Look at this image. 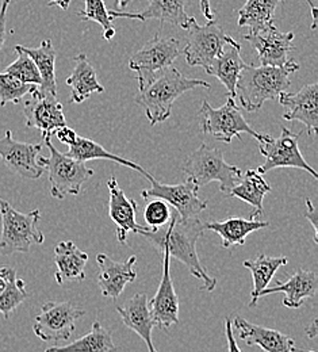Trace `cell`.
Wrapping results in <instances>:
<instances>
[{"instance_id":"ab89813d","label":"cell","mask_w":318,"mask_h":352,"mask_svg":"<svg viewBox=\"0 0 318 352\" xmlns=\"http://www.w3.org/2000/svg\"><path fill=\"white\" fill-rule=\"evenodd\" d=\"M305 204H306V213H305V216H306V219L308 221L312 223V226H313V230H315V241L318 243V212L317 209H316V206H315V204H313V201L310 199V198H308L306 201H305Z\"/></svg>"},{"instance_id":"4fadbf2b","label":"cell","mask_w":318,"mask_h":352,"mask_svg":"<svg viewBox=\"0 0 318 352\" xmlns=\"http://www.w3.org/2000/svg\"><path fill=\"white\" fill-rule=\"evenodd\" d=\"M27 128L43 133V137L52 135L56 129L67 125L63 104L57 96L41 91L37 86L29 92V98L23 107Z\"/></svg>"},{"instance_id":"9a60e30c","label":"cell","mask_w":318,"mask_h":352,"mask_svg":"<svg viewBox=\"0 0 318 352\" xmlns=\"http://www.w3.org/2000/svg\"><path fill=\"white\" fill-rule=\"evenodd\" d=\"M279 103L286 109L283 120L299 121L305 125L309 135L318 132V85L310 83L298 92H282Z\"/></svg>"},{"instance_id":"d6a6232c","label":"cell","mask_w":318,"mask_h":352,"mask_svg":"<svg viewBox=\"0 0 318 352\" xmlns=\"http://www.w3.org/2000/svg\"><path fill=\"white\" fill-rule=\"evenodd\" d=\"M115 350L111 333L95 321L91 331L83 338L64 347H50L45 352H115Z\"/></svg>"},{"instance_id":"f546056e","label":"cell","mask_w":318,"mask_h":352,"mask_svg":"<svg viewBox=\"0 0 318 352\" xmlns=\"http://www.w3.org/2000/svg\"><path fill=\"white\" fill-rule=\"evenodd\" d=\"M68 152L65 153L67 156L80 162V163H87L90 160H98V159H102V160H110L113 163H117L120 166H124V167H128V168H132L135 171H138L139 174H145L146 171L135 162H130L128 159H124L118 155H114L111 152H109L107 149H104L100 144H98L96 141H93L91 138H86V137H80L78 135L76 141L73 145L68 146Z\"/></svg>"},{"instance_id":"f6af8a7d","label":"cell","mask_w":318,"mask_h":352,"mask_svg":"<svg viewBox=\"0 0 318 352\" xmlns=\"http://www.w3.org/2000/svg\"><path fill=\"white\" fill-rule=\"evenodd\" d=\"M308 4H309V7H310V10H312V15H313V25H312V29L315 30L316 28H317V8H316V6H315V3L312 1V0H305Z\"/></svg>"},{"instance_id":"4dcf8cb0","label":"cell","mask_w":318,"mask_h":352,"mask_svg":"<svg viewBox=\"0 0 318 352\" xmlns=\"http://www.w3.org/2000/svg\"><path fill=\"white\" fill-rule=\"evenodd\" d=\"M16 49L26 53L37 65V69L41 75L43 83L38 88L44 92L57 96V83H56V50L50 40H44L38 47H26L16 45Z\"/></svg>"},{"instance_id":"ac0fdd59","label":"cell","mask_w":318,"mask_h":352,"mask_svg":"<svg viewBox=\"0 0 318 352\" xmlns=\"http://www.w3.org/2000/svg\"><path fill=\"white\" fill-rule=\"evenodd\" d=\"M295 34L293 32L280 33L276 26L256 34H245L244 40L258 52L262 65L282 67L288 61V54L295 47L293 45Z\"/></svg>"},{"instance_id":"d6986e66","label":"cell","mask_w":318,"mask_h":352,"mask_svg":"<svg viewBox=\"0 0 318 352\" xmlns=\"http://www.w3.org/2000/svg\"><path fill=\"white\" fill-rule=\"evenodd\" d=\"M109 14L111 19L115 18H126L137 19L139 22H145L148 19H156L161 23H170L174 26H179L187 30L191 22L195 19L188 16L185 12V0H148V7L138 12H126V11H110Z\"/></svg>"},{"instance_id":"74e56055","label":"cell","mask_w":318,"mask_h":352,"mask_svg":"<svg viewBox=\"0 0 318 352\" xmlns=\"http://www.w3.org/2000/svg\"><path fill=\"white\" fill-rule=\"evenodd\" d=\"M171 219L170 205L161 199H150L144 209V220L149 229L164 226Z\"/></svg>"},{"instance_id":"cb8c5ba5","label":"cell","mask_w":318,"mask_h":352,"mask_svg":"<svg viewBox=\"0 0 318 352\" xmlns=\"http://www.w3.org/2000/svg\"><path fill=\"white\" fill-rule=\"evenodd\" d=\"M89 255L78 248L72 241H60L54 248L56 263V282L64 285L65 282H80L86 279V264Z\"/></svg>"},{"instance_id":"2e32d148","label":"cell","mask_w":318,"mask_h":352,"mask_svg":"<svg viewBox=\"0 0 318 352\" xmlns=\"http://www.w3.org/2000/svg\"><path fill=\"white\" fill-rule=\"evenodd\" d=\"M171 258L163 254V275L155 297L149 302V310L156 327L167 331L179 324V297L171 278Z\"/></svg>"},{"instance_id":"ee69618b","label":"cell","mask_w":318,"mask_h":352,"mask_svg":"<svg viewBox=\"0 0 318 352\" xmlns=\"http://www.w3.org/2000/svg\"><path fill=\"white\" fill-rule=\"evenodd\" d=\"M50 6H57L60 7L61 10H68L69 8V4H71V0H47Z\"/></svg>"},{"instance_id":"bcb514c9","label":"cell","mask_w":318,"mask_h":352,"mask_svg":"<svg viewBox=\"0 0 318 352\" xmlns=\"http://www.w3.org/2000/svg\"><path fill=\"white\" fill-rule=\"evenodd\" d=\"M306 333H308V336L312 338V339L317 336V320H315V321L312 322V325H309V327L306 328Z\"/></svg>"},{"instance_id":"b9f144b4","label":"cell","mask_w":318,"mask_h":352,"mask_svg":"<svg viewBox=\"0 0 318 352\" xmlns=\"http://www.w3.org/2000/svg\"><path fill=\"white\" fill-rule=\"evenodd\" d=\"M225 333H227V352H242L240 350L234 336H233V327H231V318L225 320Z\"/></svg>"},{"instance_id":"ffe728a7","label":"cell","mask_w":318,"mask_h":352,"mask_svg":"<svg viewBox=\"0 0 318 352\" xmlns=\"http://www.w3.org/2000/svg\"><path fill=\"white\" fill-rule=\"evenodd\" d=\"M110 201H109V216L117 226V240L126 245V239L129 232L138 233L142 229L136 220L137 202L135 199H129L124 190L120 187L117 179L113 176L107 182Z\"/></svg>"},{"instance_id":"e0dca14e","label":"cell","mask_w":318,"mask_h":352,"mask_svg":"<svg viewBox=\"0 0 318 352\" xmlns=\"http://www.w3.org/2000/svg\"><path fill=\"white\" fill-rule=\"evenodd\" d=\"M96 263L99 265L98 285L102 294L107 298L117 300L124 293L126 285L136 280V255L128 261L117 262L104 254H99Z\"/></svg>"},{"instance_id":"7c38bea8","label":"cell","mask_w":318,"mask_h":352,"mask_svg":"<svg viewBox=\"0 0 318 352\" xmlns=\"http://www.w3.org/2000/svg\"><path fill=\"white\" fill-rule=\"evenodd\" d=\"M86 314L83 309L71 302L49 301L36 317L33 331L44 342L69 340L76 329V321Z\"/></svg>"},{"instance_id":"30bf717a","label":"cell","mask_w":318,"mask_h":352,"mask_svg":"<svg viewBox=\"0 0 318 352\" xmlns=\"http://www.w3.org/2000/svg\"><path fill=\"white\" fill-rule=\"evenodd\" d=\"M301 134H295L287 128H282L279 137L262 134L259 141V151L264 157V163L258 167V173L266 175L276 168H299L309 173L317 179V171L308 164L302 156L298 145Z\"/></svg>"},{"instance_id":"e575fe53","label":"cell","mask_w":318,"mask_h":352,"mask_svg":"<svg viewBox=\"0 0 318 352\" xmlns=\"http://www.w3.org/2000/svg\"><path fill=\"white\" fill-rule=\"evenodd\" d=\"M86 7L78 15L87 22H96L103 29L104 40H113L115 36V28L113 19L106 8L104 0H84Z\"/></svg>"},{"instance_id":"d590c367","label":"cell","mask_w":318,"mask_h":352,"mask_svg":"<svg viewBox=\"0 0 318 352\" xmlns=\"http://www.w3.org/2000/svg\"><path fill=\"white\" fill-rule=\"evenodd\" d=\"M15 52L18 53V58L5 68V74L14 76L15 79L21 80L22 83L41 86L43 79H41V75H40L34 61L26 53H23L22 50H19L16 47H15Z\"/></svg>"},{"instance_id":"3957f363","label":"cell","mask_w":318,"mask_h":352,"mask_svg":"<svg viewBox=\"0 0 318 352\" xmlns=\"http://www.w3.org/2000/svg\"><path fill=\"white\" fill-rule=\"evenodd\" d=\"M209 89L210 85L201 79H190L175 67L167 68L153 83L138 92L135 102L139 104L152 126L167 121L172 114L175 100L195 88Z\"/></svg>"},{"instance_id":"277c9868","label":"cell","mask_w":318,"mask_h":352,"mask_svg":"<svg viewBox=\"0 0 318 352\" xmlns=\"http://www.w3.org/2000/svg\"><path fill=\"white\" fill-rule=\"evenodd\" d=\"M40 219V210L19 213L7 201L0 198V255L8 256L12 254H26L30 251L32 245L43 244L45 236L38 229Z\"/></svg>"},{"instance_id":"8992f818","label":"cell","mask_w":318,"mask_h":352,"mask_svg":"<svg viewBox=\"0 0 318 352\" xmlns=\"http://www.w3.org/2000/svg\"><path fill=\"white\" fill-rule=\"evenodd\" d=\"M52 135L44 137L49 149V157H38V163L45 168L50 182V194L56 199H65L67 197L78 195L83 184L93 175V170L86 163H80L65 153H61L50 141Z\"/></svg>"},{"instance_id":"83f0119b","label":"cell","mask_w":318,"mask_h":352,"mask_svg":"<svg viewBox=\"0 0 318 352\" xmlns=\"http://www.w3.org/2000/svg\"><path fill=\"white\" fill-rule=\"evenodd\" d=\"M270 222L258 219L244 220L241 217H230L225 221H213L205 223V229L213 230L223 239V247L230 248L233 245H244L248 234L269 228Z\"/></svg>"},{"instance_id":"1f68e13d","label":"cell","mask_w":318,"mask_h":352,"mask_svg":"<svg viewBox=\"0 0 318 352\" xmlns=\"http://www.w3.org/2000/svg\"><path fill=\"white\" fill-rule=\"evenodd\" d=\"M287 262H288V259L286 256L271 258V256H267V255H259L256 259H248L242 263L245 268H248L251 271L252 280H253L249 307H256L258 305V301L260 300L259 298L260 293L270 286L276 271L280 267L286 265Z\"/></svg>"},{"instance_id":"f1b7e54d","label":"cell","mask_w":318,"mask_h":352,"mask_svg":"<svg viewBox=\"0 0 318 352\" xmlns=\"http://www.w3.org/2000/svg\"><path fill=\"white\" fill-rule=\"evenodd\" d=\"M282 0H247L238 10V26L248 28L251 34L275 26V11Z\"/></svg>"},{"instance_id":"8fae6325","label":"cell","mask_w":318,"mask_h":352,"mask_svg":"<svg viewBox=\"0 0 318 352\" xmlns=\"http://www.w3.org/2000/svg\"><path fill=\"white\" fill-rule=\"evenodd\" d=\"M144 176L149 180L150 187L141 191V198L145 201L161 199L174 206V210L182 220L198 217L207 209V202L199 197V186L191 180H185L181 184H166L156 180L149 173Z\"/></svg>"},{"instance_id":"7a4b0ae2","label":"cell","mask_w":318,"mask_h":352,"mask_svg":"<svg viewBox=\"0 0 318 352\" xmlns=\"http://www.w3.org/2000/svg\"><path fill=\"white\" fill-rule=\"evenodd\" d=\"M298 69L299 64L294 60H288L282 67L247 64L236 86L241 106L249 113L259 111L267 100H273L291 86L290 75Z\"/></svg>"},{"instance_id":"603a6c76","label":"cell","mask_w":318,"mask_h":352,"mask_svg":"<svg viewBox=\"0 0 318 352\" xmlns=\"http://www.w3.org/2000/svg\"><path fill=\"white\" fill-rule=\"evenodd\" d=\"M124 324L144 340L149 352L156 351L152 340V331L156 327L149 310V301L146 293H138L132 297L124 307H117Z\"/></svg>"},{"instance_id":"8d00e7d4","label":"cell","mask_w":318,"mask_h":352,"mask_svg":"<svg viewBox=\"0 0 318 352\" xmlns=\"http://www.w3.org/2000/svg\"><path fill=\"white\" fill-rule=\"evenodd\" d=\"M33 87V85L22 83L5 72L0 74V107H4L7 103H19Z\"/></svg>"},{"instance_id":"52a82bcc","label":"cell","mask_w":318,"mask_h":352,"mask_svg":"<svg viewBox=\"0 0 318 352\" xmlns=\"http://www.w3.org/2000/svg\"><path fill=\"white\" fill-rule=\"evenodd\" d=\"M181 56V45L174 37L155 36L137 50L129 60V68L137 74L139 91L153 83Z\"/></svg>"},{"instance_id":"f35d334b","label":"cell","mask_w":318,"mask_h":352,"mask_svg":"<svg viewBox=\"0 0 318 352\" xmlns=\"http://www.w3.org/2000/svg\"><path fill=\"white\" fill-rule=\"evenodd\" d=\"M54 133H56L57 140H58L61 144L67 145V146L73 145L75 141H76V138H78V133L75 132L72 128H69L68 125L56 129Z\"/></svg>"},{"instance_id":"836d02e7","label":"cell","mask_w":318,"mask_h":352,"mask_svg":"<svg viewBox=\"0 0 318 352\" xmlns=\"http://www.w3.org/2000/svg\"><path fill=\"white\" fill-rule=\"evenodd\" d=\"M27 298L26 283L16 276V271L5 267V287L0 293V313L5 320Z\"/></svg>"},{"instance_id":"7402d4cb","label":"cell","mask_w":318,"mask_h":352,"mask_svg":"<svg viewBox=\"0 0 318 352\" xmlns=\"http://www.w3.org/2000/svg\"><path fill=\"white\" fill-rule=\"evenodd\" d=\"M275 286H269L264 289L259 298L270 294L283 293V305L288 309H298L302 307L306 298H313L317 293V275L310 270H298L295 271L286 282L275 280Z\"/></svg>"},{"instance_id":"4316f807","label":"cell","mask_w":318,"mask_h":352,"mask_svg":"<svg viewBox=\"0 0 318 352\" xmlns=\"http://www.w3.org/2000/svg\"><path fill=\"white\" fill-rule=\"evenodd\" d=\"M241 47L227 45L224 52L213 61L206 74L217 78L227 88V98H236V86L238 76L247 63L242 60Z\"/></svg>"},{"instance_id":"6da1fadb","label":"cell","mask_w":318,"mask_h":352,"mask_svg":"<svg viewBox=\"0 0 318 352\" xmlns=\"http://www.w3.org/2000/svg\"><path fill=\"white\" fill-rule=\"evenodd\" d=\"M205 232V223L199 217L182 220L174 210L171 212L170 221L157 229H142L137 234L142 236L157 252L168 254L171 259L184 264L188 271L202 280V287L207 292H213L217 286V279L210 276L207 270L199 261L196 251L198 239Z\"/></svg>"},{"instance_id":"7dc6e473","label":"cell","mask_w":318,"mask_h":352,"mask_svg":"<svg viewBox=\"0 0 318 352\" xmlns=\"http://www.w3.org/2000/svg\"><path fill=\"white\" fill-rule=\"evenodd\" d=\"M5 287V267L0 268V293L4 290Z\"/></svg>"},{"instance_id":"484cf974","label":"cell","mask_w":318,"mask_h":352,"mask_svg":"<svg viewBox=\"0 0 318 352\" xmlns=\"http://www.w3.org/2000/svg\"><path fill=\"white\" fill-rule=\"evenodd\" d=\"M73 61L75 68L65 83L71 88V100L73 103H83L92 94L103 92L104 87L98 82L96 72L84 53L78 54Z\"/></svg>"},{"instance_id":"5b68a950","label":"cell","mask_w":318,"mask_h":352,"mask_svg":"<svg viewBox=\"0 0 318 352\" xmlns=\"http://www.w3.org/2000/svg\"><path fill=\"white\" fill-rule=\"evenodd\" d=\"M182 170L185 177L199 187L218 182L224 194H229L242 176L238 167L229 164L224 159L221 149L210 148L206 144H202L185 159Z\"/></svg>"},{"instance_id":"ba28073f","label":"cell","mask_w":318,"mask_h":352,"mask_svg":"<svg viewBox=\"0 0 318 352\" xmlns=\"http://www.w3.org/2000/svg\"><path fill=\"white\" fill-rule=\"evenodd\" d=\"M187 45L183 49L185 61L191 67H202L205 71L224 52L227 45L241 47L233 37L227 36L224 29L213 19L201 26L194 19L190 25Z\"/></svg>"},{"instance_id":"44dd1931","label":"cell","mask_w":318,"mask_h":352,"mask_svg":"<svg viewBox=\"0 0 318 352\" xmlns=\"http://www.w3.org/2000/svg\"><path fill=\"white\" fill-rule=\"evenodd\" d=\"M231 327L247 346H258L264 352H295L294 339L276 329L252 324L242 317L233 318Z\"/></svg>"},{"instance_id":"60d3db41","label":"cell","mask_w":318,"mask_h":352,"mask_svg":"<svg viewBox=\"0 0 318 352\" xmlns=\"http://www.w3.org/2000/svg\"><path fill=\"white\" fill-rule=\"evenodd\" d=\"M12 0H3L1 7H0V50L3 45L5 43L7 38V29H5V22H7V10L8 6Z\"/></svg>"},{"instance_id":"d4e9b609","label":"cell","mask_w":318,"mask_h":352,"mask_svg":"<svg viewBox=\"0 0 318 352\" xmlns=\"http://www.w3.org/2000/svg\"><path fill=\"white\" fill-rule=\"evenodd\" d=\"M269 192H271V186L264 179V175L259 174L256 170H248L227 195L238 198L252 206L253 212L251 219L256 220L263 214V201Z\"/></svg>"},{"instance_id":"9c48e42d","label":"cell","mask_w":318,"mask_h":352,"mask_svg":"<svg viewBox=\"0 0 318 352\" xmlns=\"http://www.w3.org/2000/svg\"><path fill=\"white\" fill-rule=\"evenodd\" d=\"M198 116L201 133L210 134L217 141L230 144L233 138L241 140L242 133H247L256 140L262 138V134L253 131L237 107L234 98H227V103L218 109L212 107L209 102L203 100Z\"/></svg>"},{"instance_id":"7bdbcfd3","label":"cell","mask_w":318,"mask_h":352,"mask_svg":"<svg viewBox=\"0 0 318 352\" xmlns=\"http://www.w3.org/2000/svg\"><path fill=\"white\" fill-rule=\"evenodd\" d=\"M201 10L205 15V18L207 21H213L214 19V12L212 10V6H210V0H201Z\"/></svg>"},{"instance_id":"5bb4252c","label":"cell","mask_w":318,"mask_h":352,"mask_svg":"<svg viewBox=\"0 0 318 352\" xmlns=\"http://www.w3.org/2000/svg\"><path fill=\"white\" fill-rule=\"evenodd\" d=\"M41 149V144L14 140L11 131H7L4 137H0V159L8 170L22 179L36 180L45 173V168L38 163Z\"/></svg>"}]
</instances>
